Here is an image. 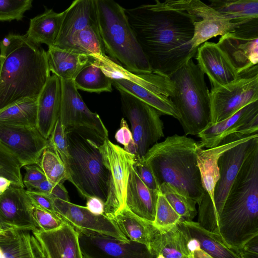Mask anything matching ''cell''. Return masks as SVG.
<instances>
[{"label": "cell", "mask_w": 258, "mask_h": 258, "mask_svg": "<svg viewBox=\"0 0 258 258\" xmlns=\"http://www.w3.org/2000/svg\"><path fill=\"white\" fill-rule=\"evenodd\" d=\"M124 10L152 71L169 77L196 56L193 22L186 13L153 4Z\"/></svg>", "instance_id": "cell-1"}, {"label": "cell", "mask_w": 258, "mask_h": 258, "mask_svg": "<svg viewBox=\"0 0 258 258\" xmlns=\"http://www.w3.org/2000/svg\"><path fill=\"white\" fill-rule=\"evenodd\" d=\"M216 234L235 249L258 235V146L236 176L219 215Z\"/></svg>", "instance_id": "cell-2"}, {"label": "cell", "mask_w": 258, "mask_h": 258, "mask_svg": "<svg viewBox=\"0 0 258 258\" xmlns=\"http://www.w3.org/2000/svg\"><path fill=\"white\" fill-rule=\"evenodd\" d=\"M1 55L0 110L37 98L50 76L46 51L25 35L13 34L11 45Z\"/></svg>", "instance_id": "cell-3"}, {"label": "cell", "mask_w": 258, "mask_h": 258, "mask_svg": "<svg viewBox=\"0 0 258 258\" xmlns=\"http://www.w3.org/2000/svg\"><path fill=\"white\" fill-rule=\"evenodd\" d=\"M199 147L193 139L175 134L154 145L143 157L159 187L167 183L198 204L204 195L197 162Z\"/></svg>", "instance_id": "cell-4"}, {"label": "cell", "mask_w": 258, "mask_h": 258, "mask_svg": "<svg viewBox=\"0 0 258 258\" xmlns=\"http://www.w3.org/2000/svg\"><path fill=\"white\" fill-rule=\"evenodd\" d=\"M69 159V179L85 199L97 197L105 203L107 196L108 170L101 152L104 138L84 127L66 130Z\"/></svg>", "instance_id": "cell-5"}, {"label": "cell", "mask_w": 258, "mask_h": 258, "mask_svg": "<svg viewBox=\"0 0 258 258\" xmlns=\"http://www.w3.org/2000/svg\"><path fill=\"white\" fill-rule=\"evenodd\" d=\"M96 5L100 35L109 57L132 73L152 72L125 9L112 0H96Z\"/></svg>", "instance_id": "cell-6"}, {"label": "cell", "mask_w": 258, "mask_h": 258, "mask_svg": "<svg viewBox=\"0 0 258 258\" xmlns=\"http://www.w3.org/2000/svg\"><path fill=\"white\" fill-rule=\"evenodd\" d=\"M169 78L173 86L170 99L179 114L184 135H198L211 121L210 92L205 74L190 59Z\"/></svg>", "instance_id": "cell-7"}, {"label": "cell", "mask_w": 258, "mask_h": 258, "mask_svg": "<svg viewBox=\"0 0 258 258\" xmlns=\"http://www.w3.org/2000/svg\"><path fill=\"white\" fill-rule=\"evenodd\" d=\"M211 121L216 124L225 120L244 106L258 101V66L255 65L238 74L225 86L211 89Z\"/></svg>", "instance_id": "cell-8"}, {"label": "cell", "mask_w": 258, "mask_h": 258, "mask_svg": "<svg viewBox=\"0 0 258 258\" xmlns=\"http://www.w3.org/2000/svg\"><path fill=\"white\" fill-rule=\"evenodd\" d=\"M121 109L131 125L138 156L143 157L149 149L164 136L162 114L156 109L133 95L117 88Z\"/></svg>", "instance_id": "cell-9"}, {"label": "cell", "mask_w": 258, "mask_h": 258, "mask_svg": "<svg viewBox=\"0 0 258 258\" xmlns=\"http://www.w3.org/2000/svg\"><path fill=\"white\" fill-rule=\"evenodd\" d=\"M105 165L108 170V190L104 214L108 217L125 207L128 178L136 156L105 138L101 146Z\"/></svg>", "instance_id": "cell-10"}, {"label": "cell", "mask_w": 258, "mask_h": 258, "mask_svg": "<svg viewBox=\"0 0 258 258\" xmlns=\"http://www.w3.org/2000/svg\"><path fill=\"white\" fill-rule=\"evenodd\" d=\"M258 101L244 106L228 118L210 124L197 136L200 147L207 149L235 142L257 135Z\"/></svg>", "instance_id": "cell-11"}, {"label": "cell", "mask_w": 258, "mask_h": 258, "mask_svg": "<svg viewBox=\"0 0 258 258\" xmlns=\"http://www.w3.org/2000/svg\"><path fill=\"white\" fill-rule=\"evenodd\" d=\"M258 135V134H257ZM219 146L203 149L199 147L197 162L200 172L204 195L198 204V223L205 229L216 233L217 228L214 218V191L220 176L218 161L229 149L251 137Z\"/></svg>", "instance_id": "cell-12"}, {"label": "cell", "mask_w": 258, "mask_h": 258, "mask_svg": "<svg viewBox=\"0 0 258 258\" xmlns=\"http://www.w3.org/2000/svg\"><path fill=\"white\" fill-rule=\"evenodd\" d=\"M217 43L227 55L238 74L257 64V19L225 34Z\"/></svg>", "instance_id": "cell-13"}, {"label": "cell", "mask_w": 258, "mask_h": 258, "mask_svg": "<svg viewBox=\"0 0 258 258\" xmlns=\"http://www.w3.org/2000/svg\"><path fill=\"white\" fill-rule=\"evenodd\" d=\"M0 144L18 160L21 167L39 164L41 156L48 146L37 127L0 123Z\"/></svg>", "instance_id": "cell-14"}, {"label": "cell", "mask_w": 258, "mask_h": 258, "mask_svg": "<svg viewBox=\"0 0 258 258\" xmlns=\"http://www.w3.org/2000/svg\"><path fill=\"white\" fill-rule=\"evenodd\" d=\"M77 231L84 258H155L145 244Z\"/></svg>", "instance_id": "cell-15"}, {"label": "cell", "mask_w": 258, "mask_h": 258, "mask_svg": "<svg viewBox=\"0 0 258 258\" xmlns=\"http://www.w3.org/2000/svg\"><path fill=\"white\" fill-rule=\"evenodd\" d=\"M257 146L258 135L229 149L218 159L220 176L214 188L213 209L217 230L219 215L236 176L245 159Z\"/></svg>", "instance_id": "cell-16"}, {"label": "cell", "mask_w": 258, "mask_h": 258, "mask_svg": "<svg viewBox=\"0 0 258 258\" xmlns=\"http://www.w3.org/2000/svg\"><path fill=\"white\" fill-rule=\"evenodd\" d=\"M61 101L59 119L67 128L84 127L108 138V132L99 115L88 108L73 81L61 80Z\"/></svg>", "instance_id": "cell-17"}, {"label": "cell", "mask_w": 258, "mask_h": 258, "mask_svg": "<svg viewBox=\"0 0 258 258\" xmlns=\"http://www.w3.org/2000/svg\"><path fill=\"white\" fill-rule=\"evenodd\" d=\"M56 213L77 230L89 231L128 241L116 224L105 215H97L86 207L53 198Z\"/></svg>", "instance_id": "cell-18"}, {"label": "cell", "mask_w": 258, "mask_h": 258, "mask_svg": "<svg viewBox=\"0 0 258 258\" xmlns=\"http://www.w3.org/2000/svg\"><path fill=\"white\" fill-rule=\"evenodd\" d=\"M195 56L197 64L209 78L211 89L228 85L238 77L237 70L216 43L204 42L198 47Z\"/></svg>", "instance_id": "cell-19"}, {"label": "cell", "mask_w": 258, "mask_h": 258, "mask_svg": "<svg viewBox=\"0 0 258 258\" xmlns=\"http://www.w3.org/2000/svg\"><path fill=\"white\" fill-rule=\"evenodd\" d=\"M32 203L24 187L11 185L0 196V216L13 228L41 231L32 214Z\"/></svg>", "instance_id": "cell-20"}, {"label": "cell", "mask_w": 258, "mask_h": 258, "mask_svg": "<svg viewBox=\"0 0 258 258\" xmlns=\"http://www.w3.org/2000/svg\"><path fill=\"white\" fill-rule=\"evenodd\" d=\"M32 233L46 258H84L78 232L66 221L55 230Z\"/></svg>", "instance_id": "cell-21"}, {"label": "cell", "mask_w": 258, "mask_h": 258, "mask_svg": "<svg viewBox=\"0 0 258 258\" xmlns=\"http://www.w3.org/2000/svg\"><path fill=\"white\" fill-rule=\"evenodd\" d=\"M61 101V80L52 74L46 81L37 98L36 127L48 140L59 118Z\"/></svg>", "instance_id": "cell-22"}, {"label": "cell", "mask_w": 258, "mask_h": 258, "mask_svg": "<svg viewBox=\"0 0 258 258\" xmlns=\"http://www.w3.org/2000/svg\"><path fill=\"white\" fill-rule=\"evenodd\" d=\"M159 191L148 188L133 166L127 185L125 207L138 217L153 223Z\"/></svg>", "instance_id": "cell-23"}, {"label": "cell", "mask_w": 258, "mask_h": 258, "mask_svg": "<svg viewBox=\"0 0 258 258\" xmlns=\"http://www.w3.org/2000/svg\"><path fill=\"white\" fill-rule=\"evenodd\" d=\"M29 231L12 228L0 233L4 258H46L39 242Z\"/></svg>", "instance_id": "cell-24"}, {"label": "cell", "mask_w": 258, "mask_h": 258, "mask_svg": "<svg viewBox=\"0 0 258 258\" xmlns=\"http://www.w3.org/2000/svg\"><path fill=\"white\" fill-rule=\"evenodd\" d=\"M96 0H76L66 9L58 36L53 46L60 48L79 28L97 23Z\"/></svg>", "instance_id": "cell-25"}, {"label": "cell", "mask_w": 258, "mask_h": 258, "mask_svg": "<svg viewBox=\"0 0 258 258\" xmlns=\"http://www.w3.org/2000/svg\"><path fill=\"white\" fill-rule=\"evenodd\" d=\"M46 54L50 72L63 80L73 81L81 70L95 60L93 56L54 46L48 47Z\"/></svg>", "instance_id": "cell-26"}, {"label": "cell", "mask_w": 258, "mask_h": 258, "mask_svg": "<svg viewBox=\"0 0 258 258\" xmlns=\"http://www.w3.org/2000/svg\"><path fill=\"white\" fill-rule=\"evenodd\" d=\"M109 218L129 241L145 244L149 249L159 231L153 223L138 217L126 207Z\"/></svg>", "instance_id": "cell-27"}, {"label": "cell", "mask_w": 258, "mask_h": 258, "mask_svg": "<svg viewBox=\"0 0 258 258\" xmlns=\"http://www.w3.org/2000/svg\"><path fill=\"white\" fill-rule=\"evenodd\" d=\"M66 13V10L61 13H56L52 9L46 10L30 20L26 36L37 45L44 43L48 47L53 46Z\"/></svg>", "instance_id": "cell-28"}, {"label": "cell", "mask_w": 258, "mask_h": 258, "mask_svg": "<svg viewBox=\"0 0 258 258\" xmlns=\"http://www.w3.org/2000/svg\"><path fill=\"white\" fill-rule=\"evenodd\" d=\"M178 223L200 248L213 258H241L237 249L228 246L218 234L203 228L198 222L180 220Z\"/></svg>", "instance_id": "cell-29"}, {"label": "cell", "mask_w": 258, "mask_h": 258, "mask_svg": "<svg viewBox=\"0 0 258 258\" xmlns=\"http://www.w3.org/2000/svg\"><path fill=\"white\" fill-rule=\"evenodd\" d=\"M187 243L188 237L178 222L166 231H159L149 249L155 257L161 254L165 258H191Z\"/></svg>", "instance_id": "cell-30"}, {"label": "cell", "mask_w": 258, "mask_h": 258, "mask_svg": "<svg viewBox=\"0 0 258 258\" xmlns=\"http://www.w3.org/2000/svg\"><path fill=\"white\" fill-rule=\"evenodd\" d=\"M115 88L121 89L151 106L162 114L179 119V114L170 98L157 94L124 78H110Z\"/></svg>", "instance_id": "cell-31"}, {"label": "cell", "mask_w": 258, "mask_h": 258, "mask_svg": "<svg viewBox=\"0 0 258 258\" xmlns=\"http://www.w3.org/2000/svg\"><path fill=\"white\" fill-rule=\"evenodd\" d=\"M209 6L222 17L235 23L258 18L257 0H211Z\"/></svg>", "instance_id": "cell-32"}, {"label": "cell", "mask_w": 258, "mask_h": 258, "mask_svg": "<svg viewBox=\"0 0 258 258\" xmlns=\"http://www.w3.org/2000/svg\"><path fill=\"white\" fill-rule=\"evenodd\" d=\"M37 98H25L1 109L0 123L36 127Z\"/></svg>", "instance_id": "cell-33"}, {"label": "cell", "mask_w": 258, "mask_h": 258, "mask_svg": "<svg viewBox=\"0 0 258 258\" xmlns=\"http://www.w3.org/2000/svg\"><path fill=\"white\" fill-rule=\"evenodd\" d=\"M73 82L77 89L89 92L100 93L112 90L110 78L104 73L95 59L81 70Z\"/></svg>", "instance_id": "cell-34"}, {"label": "cell", "mask_w": 258, "mask_h": 258, "mask_svg": "<svg viewBox=\"0 0 258 258\" xmlns=\"http://www.w3.org/2000/svg\"><path fill=\"white\" fill-rule=\"evenodd\" d=\"M38 166L44 172L46 179L53 184L63 183L69 179L65 164L49 144L41 156Z\"/></svg>", "instance_id": "cell-35"}, {"label": "cell", "mask_w": 258, "mask_h": 258, "mask_svg": "<svg viewBox=\"0 0 258 258\" xmlns=\"http://www.w3.org/2000/svg\"><path fill=\"white\" fill-rule=\"evenodd\" d=\"M159 191L165 197L182 220L191 221L197 214V203L185 197L167 183H163L159 187Z\"/></svg>", "instance_id": "cell-36"}, {"label": "cell", "mask_w": 258, "mask_h": 258, "mask_svg": "<svg viewBox=\"0 0 258 258\" xmlns=\"http://www.w3.org/2000/svg\"><path fill=\"white\" fill-rule=\"evenodd\" d=\"M181 219L165 197L158 191L154 226L160 231H166L176 225Z\"/></svg>", "instance_id": "cell-37"}, {"label": "cell", "mask_w": 258, "mask_h": 258, "mask_svg": "<svg viewBox=\"0 0 258 258\" xmlns=\"http://www.w3.org/2000/svg\"><path fill=\"white\" fill-rule=\"evenodd\" d=\"M21 168L16 158L0 144V176L9 180L13 185L24 188Z\"/></svg>", "instance_id": "cell-38"}, {"label": "cell", "mask_w": 258, "mask_h": 258, "mask_svg": "<svg viewBox=\"0 0 258 258\" xmlns=\"http://www.w3.org/2000/svg\"><path fill=\"white\" fill-rule=\"evenodd\" d=\"M32 0H0V21L20 20L32 7Z\"/></svg>", "instance_id": "cell-39"}, {"label": "cell", "mask_w": 258, "mask_h": 258, "mask_svg": "<svg viewBox=\"0 0 258 258\" xmlns=\"http://www.w3.org/2000/svg\"><path fill=\"white\" fill-rule=\"evenodd\" d=\"M66 130L58 118L48 139V142L49 146L60 157L67 168L69 153Z\"/></svg>", "instance_id": "cell-40"}, {"label": "cell", "mask_w": 258, "mask_h": 258, "mask_svg": "<svg viewBox=\"0 0 258 258\" xmlns=\"http://www.w3.org/2000/svg\"><path fill=\"white\" fill-rule=\"evenodd\" d=\"M32 214L41 231L48 232L55 230L65 222L58 214L42 209L33 203Z\"/></svg>", "instance_id": "cell-41"}, {"label": "cell", "mask_w": 258, "mask_h": 258, "mask_svg": "<svg viewBox=\"0 0 258 258\" xmlns=\"http://www.w3.org/2000/svg\"><path fill=\"white\" fill-rule=\"evenodd\" d=\"M133 167L141 180L148 188L154 190H159L152 169L144 157H136Z\"/></svg>", "instance_id": "cell-42"}, {"label": "cell", "mask_w": 258, "mask_h": 258, "mask_svg": "<svg viewBox=\"0 0 258 258\" xmlns=\"http://www.w3.org/2000/svg\"><path fill=\"white\" fill-rule=\"evenodd\" d=\"M26 192L33 205L53 214H57L55 211L53 198L49 194L27 190Z\"/></svg>", "instance_id": "cell-43"}, {"label": "cell", "mask_w": 258, "mask_h": 258, "mask_svg": "<svg viewBox=\"0 0 258 258\" xmlns=\"http://www.w3.org/2000/svg\"><path fill=\"white\" fill-rule=\"evenodd\" d=\"M114 138L118 143L123 146V148L134 141L131 130L123 118L120 120V128L115 133Z\"/></svg>", "instance_id": "cell-44"}, {"label": "cell", "mask_w": 258, "mask_h": 258, "mask_svg": "<svg viewBox=\"0 0 258 258\" xmlns=\"http://www.w3.org/2000/svg\"><path fill=\"white\" fill-rule=\"evenodd\" d=\"M241 258H258V235L237 249Z\"/></svg>", "instance_id": "cell-45"}, {"label": "cell", "mask_w": 258, "mask_h": 258, "mask_svg": "<svg viewBox=\"0 0 258 258\" xmlns=\"http://www.w3.org/2000/svg\"><path fill=\"white\" fill-rule=\"evenodd\" d=\"M26 170L23 183L35 182L46 179L41 168L36 164H29L23 167Z\"/></svg>", "instance_id": "cell-46"}, {"label": "cell", "mask_w": 258, "mask_h": 258, "mask_svg": "<svg viewBox=\"0 0 258 258\" xmlns=\"http://www.w3.org/2000/svg\"><path fill=\"white\" fill-rule=\"evenodd\" d=\"M25 187L27 190L41 192L50 194L53 186V184L47 179L41 181L24 183Z\"/></svg>", "instance_id": "cell-47"}, {"label": "cell", "mask_w": 258, "mask_h": 258, "mask_svg": "<svg viewBox=\"0 0 258 258\" xmlns=\"http://www.w3.org/2000/svg\"><path fill=\"white\" fill-rule=\"evenodd\" d=\"M86 207L95 215L104 214V202L98 197L93 196L88 198Z\"/></svg>", "instance_id": "cell-48"}, {"label": "cell", "mask_w": 258, "mask_h": 258, "mask_svg": "<svg viewBox=\"0 0 258 258\" xmlns=\"http://www.w3.org/2000/svg\"><path fill=\"white\" fill-rule=\"evenodd\" d=\"M49 195L53 198L70 202L68 191L63 185V183H60L55 184Z\"/></svg>", "instance_id": "cell-49"}, {"label": "cell", "mask_w": 258, "mask_h": 258, "mask_svg": "<svg viewBox=\"0 0 258 258\" xmlns=\"http://www.w3.org/2000/svg\"><path fill=\"white\" fill-rule=\"evenodd\" d=\"M13 34H9L0 41V54H3L11 45Z\"/></svg>", "instance_id": "cell-50"}, {"label": "cell", "mask_w": 258, "mask_h": 258, "mask_svg": "<svg viewBox=\"0 0 258 258\" xmlns=\"http://www.w3.org/2000/svg\"><path fill=\"white\" fill-rule=\"evenodd\" d=\"M12 185L8 179L0 176V196L4 194Z\"/></svg>", "instance_id": "cell-51"}, {"label": "cell", "mask_w": 258, "mask_h": 258, "mask_svg": "<svg viewBox=\"0 0 258 258\" xmlns=\"http://www.w3.org/2000/svg\"><path fill=\"white\" fill-rule=\"evenodd\" d=\"M191 254V258H213L200 248L196 249Z\"/></svg>", "instance_id": "cell-52"}, {"label": "cell", "mask_w": 258, "mask_h": 258, "mask_svg": "<svg viewBox=\"0 0 258 258\" xmlns=\"http://www.w3.org/2000/svg\"><path fill=\"white\" fill-rule=\"evenodd\" d=\"M12 228H13L6 224L0 216V233Z\"/></svg>", "instance_id": "cell-53"}, {"label": "cell", "mask_w": 258, "mask_h": 258, "mask_svg": "<svg viewBox=\"0 0 258 258\" xmlns=\"http://www.w3.org/2000/svg\"><path fill=\"white\" fill-rule=\"evenodd\" d=\"M155 258H165L161 254H158L155 256Z\"/></svg>", "instance_id": "cell-54"}, {"label": "cell", "mask_w": 258, "mask_h": 258, "mask_svg": "<svg viewBox=\"0 0 258 258\" xmlns=\"http://www.w3.org/2000/svg\"><path fill=\"white\" fill-rule=\"evenodd\" d=\"M0 258H4L3 252L0 248Z\"/></svg>", "instance_id": "cell-55"}, {"label": "cell", "mask_w": 258, "mask_h": 258, "mask_svg": "<svg viewBox=\"0 0 258 258\" xmlns=\"http://www.w3.org/2000/svg\"><path fill=\"white\" fill-rule=\"evenodd\" d=\"M0 70H1V61H0Z\"/></svg>", "instance_id": "cell-56"}, {"label": "cell", "mask_w": 258, "mask_h": 258, "mask_svg": "<svg viewBox=\"0 0 258 258\" xmlns=\"http://www.w3.org/2000/svg\"><path fill=\"white\" fill-rule=\"evenodd\" d=\"M1 56V54H0V57Z\"/></svg>", "instance_id": "cell-57"}]
</instances>
